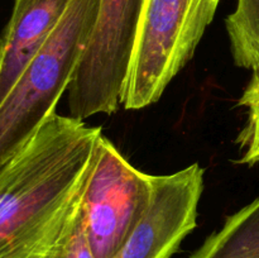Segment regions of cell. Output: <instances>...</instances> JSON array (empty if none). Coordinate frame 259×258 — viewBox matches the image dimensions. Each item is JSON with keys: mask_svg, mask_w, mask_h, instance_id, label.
Here are the masks:
<instances>
[{"mask_svg": "<svg viewBox=\"0 0 259 258\" xmlns=\"http://www.w3.org/2000/svg\"><path fill=\"white\" fill-rule=\"evenodd\" d=\"M222 0H144L124 91L125 109L161 99L186 66L211 24Z\"/></svg>", "mask_w": 259, "mask_h": 258, "instance_id": "3", "label": "cell"}, {"mask_svg": "<svg viewBox=\"0 0 259 258\" xmlns=\"http://www.w3.org/2000/svg\"><path fill=\"white\" fill-rule=\"evenodd\" d=\"M100 0H71L42 50L0 103V169L27 144L67 91Z\"/></svg>", "mask_w": 259, "mask_h": 258, "instance_id": "2", "label": "cell"}, {"mask_svg": "<svg viewBox=\"0 0 259 258\" xmlns=\"http://www.w3.org/2000/svg\"><path fill=\"white\" fill-rule=\"evenodd\" d=\"M239 105L247 108V123L237 138L243 149L240 163L253 166L259 163V71L253 72L239 99Z\"/></svg>", "mask_w": 259, "mask_h": 258, "instance_id": "10", "label": "cell"}, {"mask_svg": "<svg viewBox=\"0 0 259 258\" xmlns=\"http://www.w3.org/2000/svg\"><path fill=\"white\" fill-rule=\"evenodd\" d=\"M190 258H259V197L228 217Z\"/></svg>", "mask_w": 259, "mask_h": 258, "instance_id": "8", "label": "cell"}, {"mask_svg": "<svg viewBox=\"0 0 259 258\" xmlns=\"http://www.w3.org/2000/svg\"><path fill=\"white\" fill-rule=\"evenodd\" d=\"M225 28L235 65L259 71V0H238L225 18Z\"/></svg>", "mask_w": 259, "mask_h": 258, "instance_id": "9", "label": "cell"}, {"mask_svg": "<svg viewBox=\"0 0 259 258\" xmlns=\"http://www.w3.org/2000/svg\"><path fill=\"white\" fill-rule=\"evenodd\" d=\"M204 168L192 163L169 175H153L151 201L113 258H171L196 228Z\"/></svg>", "mask_w": 259, "mask_h": 258, "instance_id": "6", "label": "cell"}, {"mask_svg": "<svg viewBox=\"0 0 259 258\" xmlns=\"http://www.w3.org/2000/svg\"><path fill=\"white\" fill-rule=\"evenodd\" d=\"M71 0H15L0 39V103L62 19Z\"/></svg>", "mask_w": 259, "mask_h": 258, "instance_id": "7", "label": "cell"}, {"mask_svg": "<svg viewBox=\"0 0 259 258\" xmlns=\"http://www.w3.org/2000/svg\"><path fill=\"white\" fill-rule=\"evenodd\" d=\"M48 258H95L80 211Z\"/></svg>", "mask_w": 259, "mask_h": 258, "instance_id": "11", "label": "cell"}, {"mask_svg": "<svg viewBox=\"0 0 259 258\" xmlns=\"http://www.w3.org/2000/svg\"><path fill=\"white\" fill-rule=\"evenodd\" d=\"M144 0H100L98 17L67 88L70 116L113 114L123 104Z\"/></svg>", "mask_w": 259, "mask_h": 258, "instance_id": "4", "label": "cell"}, {"mask_svg": "<svg viewBox=\"0 0 259 258\" xmlns=\"http://www.w3.org/2000/svg\"><path fill=\"white\" fill-rule=\"evenodd\" d=\"M100 126L51 114L0 169V258H48L80 211Z\"/></svg>", "mask_w": 259, "mask_h": 258, "instance_id": "1", "label": "cell"}, {"mask_svg": "<svg viewBox=\"0 0 259 258\" xmlns=\"http://www.w3.org/2000/svg\"><path fill=\"white\" fill-rule=\"evenodd\" d=\"M153 175L136 168L105 136L81 199V218L95 258H113L146 212Z\"/></svg>", "mask_w": 259, "mask_h": 258, "instance_id": "5", "label": "cell"}]
</instances>
